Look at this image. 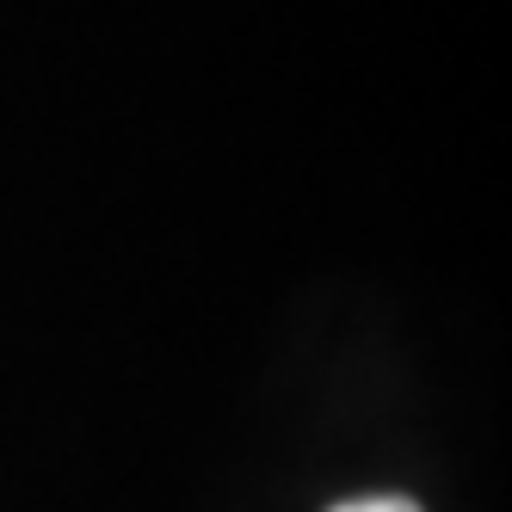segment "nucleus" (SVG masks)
I'll return each instance as SVG.
<instances>
[{"label":"nucleus","instance_id":"1","mask_svg":"<svg viewBox=\"0 0 512 512\" xmlns=\"http://www.w3.org/2000/svg\"><path fill=\"white\" fill-rule=\"evenodd\" d=\"M340 512H420V506H408V500H352V506H340Z\"/></svg>","mask_w":512,"mask_h":512}]
</instances>
